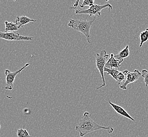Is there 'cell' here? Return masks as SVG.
Instances as JSON below:
<instances>
[{
  "instance_id": "obj_2",
  "label": "cell",
  "mask_w": 148,
  "mask_h": 137,
  "mask_svg": "<svg viewBox=\"0 0 148 137\" xmlns=\"http://www.w3.org/2000/svg\"><path fill=\"white\" fill-rule=\"evenodd\" d=\"M95 21V19L91 21H87L86 19L83 20H75L71 19L69 22V27L73 29L75 31L80 32L85 36L89 43H91L90 31L92 24Z\"/></svg>"
},
{
  "instance_id": "obj_10",
  "label": "cell",
  "mask_w": 148,
  "mask_h": 137,
  "mask_svg": "<svg viewBox=\"0 0 148 137\" xmlns=\"http://www.w3.org/2000/svg\"><path fill=\"white\" fill-rule=\"evenodd\" d=\"M123 60H119L114 58V54H110V57L106 65V67L108 68H116L118 70L121 66V64Z\"/></svg>"
},
{
  "instance_id": "obj_19",
  "label": "cell",
  "mask_w": 148,
  "mask_h": 137,
  "mask_svg": "<svg viewBox=\"0 0 148 137\" xmlns=\"http://www.w3.org/2000/svg\"><path fill=\"white\" fill-rule=\"evenodd\" d=\"M0 129H1V124H0Z\"/></svg>"
},
{
  "instance_id": "obj_11",
  "label": "cell",
  "mask_w": 148,
  "mask_h": 137,
  "mask_svg": "<svg viewBox=\"0 0 148 137\" xmlns=\"http://www.w3.org/2000/svg\"><path fill=\"white\" fill-rule=\"evenodd\" d=\"M36 22V20L30 18L29 17L24 15L21 16H17L15 20V23L19 28L24 27L25 25L29 23L30 22Z\"/></svg>"
},
{
  "instance_id": "obj_1",
  "label": "cell",
  "mask_w": 148,
  "mask_h": 137,
  "mask_svg": "<svg viewBox=\"0 0 148 137\" xmlns=\"http://www.w3.org/2000/svg\"><path fill=\"white\" fill-rule=\"evenodd\" d=\"M101 129L107 130L109 134H112L114 131V129L112 127H103L97 123L91 118V114L88 112L84 113L82 119L75 127V130L79 132L80 137H81L93 131Z\"/></svg>"
},
{
  "instance_id": "obj_12",
  "label": "cell",
  "mask_w": 148,
  "mask_h": 137,
  "mask_svg": "<svg viewBox=\"0 0 148 137\" xmlns=\"http://www.w3.org/2000/svg\"><path fill=\"white\" fill-rule=\"evenodd\" d=\"M130 55L129 46L127 45L125 48L123 49L121 51H120L118 54L114 55V58L119 60H123L124 59L129 57Z\"/></svg>"
},
{
  "instance_id": "obj_3",
  "label": "cell",
  "mask_w": 148,
  "mask_h": 137,
  "mask_svg": "<svg viewBox=\"0 0 148 137\" xmlns=\"http://www.w3.org/2000/svg\"><path fill=\"white\" fill-rule=\"evenodd\" d=\"M110 57V54H107V51L106 50H102L99 53H97L96 55V61H95L96 66L101 75L102 80L103 81V84L101 85V86L98 87L97 88V90L100 89L106 86V81H105V78L104 75V69L106 67L107 62L109 59Z\"/></svg>"
},
{
  "instance_id": "obj_17",
  "label": "cell",
  "mask_w": 148,
  "mask_h": 137,
  "mask_svg": "<svg viewBox=\"0 0 148 137\" xmlns=\"http://www.w3.org/2000/svg\"><path fill=\"white\" fill-rule=\"evenodd\" d=\"M141 77L144 79V82L145 83V86H148V71L144 69L141 71Z\"/></svg>"
},
{
  "instance_id": "obj_7",
  "label": "cell",
  "mask_w": 148,
  "mask_h": 137,
  "mask_svg": "<svg viewBox=\"0 0 148 137\" xmlns=\"http://www.w3.org/2000/svg\"><path fill=\"white\" fill-rule=\"evenodd\" d=\"M0 39H4L8 41H31L34 40V38L21 36L20 33H16L14 32H3L0 31Z\"/></svg>"
},
{
  "instance_id": "obj_6",
  "label": "cell",
  "mask_w": 148,
  "mask_h": 137,
  "mask_svg": "<svg viewBox=\"0 0 148 137\" xmlns=\"http://www.w3.org/2000/svg\"><path fill=\"white\" fill-rule=\"evenodd\" d=\"M125 75V81L123 84L120 86V88L123 90L127 89V86L129 84L134 83L138 80L141 76V73L138 70H134V71L130 72L128 70L123 71Z\"/></svg>"
},
{
  "instance_id": "obj_16",
  "label": "cell",
  "mask_w": 148,
  "mask_h": 137,
  "mask_svg": "<svg viewBox=\"0 0 148 137\" xmlns=\"http://www.w3.org/2000/svg\"><path fill=\"white\" fill-rule=\"evenodd\" d=\"M95 4L94 0H84L82 3L80 4V7L82 9H84L86 6L91 7Z\"/></svg>"
},
{
  "instance_id": "obj_13",
  "label": "cell",
  "mask_w": 148,
  "mask_h": 137,
  "mask_svg": "<svg viewBox=\"0 0 148 137\" xmlns=\"http://www.w3.org/2000/svg\"><path fill=\"white\" fill-rule=\"evenodd\" d=\"M5 32H14V31H18L20 29L16 24L13 22H9L8 21H5Z\"/></svg>"
},
{
  "instance_id": "obj_9",
  "label": "cell",
  "mask_w": 148,
  "mask_h": 137,
  "mask_svg": "<svg viewBox=\"0 0 148 137\" xmlns=\"http://www.w3.org/2000/svg\"><path fill=\"white\" fill-rule=\"evenodd\" d=\"M109 103L113 108L114 110L118 114L122 116H124L125 118H127L131 120V121H132L133 122H135L134 119L130 115L127 113V112L125 110V109H124L123 108L120 107V105H117V104L113 103L112 102L110 101V100L109 101Z\"/></svg>"
},
{
  "instance_id": "obj_4",
  "label": "cell",
  "mask_w": 148,
  "mask_h": 137,
  "mask_svg": "<svg viewBox=\"0 0 148 137\" xmlns=\"http://www.w3.org/2000/svg\"><path fill=\"white\" fill-rule=\"evenodd\" d=\"M112 6L109 4L108 3L103 5L94 4L92 6L90 7V8L86 10H79L75 11V14L79 15V14H88V16L87 18L94 16H100L101 15V11L102 10L106 8L109 9V11H111L112 10Z\"/></svg>"
},
{
  "instance_id": "obj_8",
  "label": "cell",
  "mask_w": 148,
  "mask_h": 137,
  "mask_svg": "<svg viewBox=\"0 0 148 137\" xmlns=\"http://www.w3.org/2000/svg\"><path fill=\"white\" fill-rule=\"evenodd\" d=\"M104 72H106L107 75H109L115 80L118 84L119 86L123 84L125 81V75L123 72L119 71L116 68H105Z\"/></svg>"
},
{
  "instance_id": "obj_15",
  "label": "cell",
  "mask_w": 148,
  "mask_h": 137,
  "mask_svg": "<svg viewBox=\"0 0 148 137\" xmlns=\"http://www.w3.org/2000/svg\"><path fill=\"white\" fill-rule=\"evenodd\" d=\"M16 134L18 137H32L27 130L24 129H18L16 132Z\"/></svg>"
},
{
  "instance_id": "obj_14",
  "label": "cell",
  "mask_w": 148,
  "mask_h": 137,
  "mask_svg": "<svg viewBox=\"0 0 148 137\" xmlns=\"http://www.w3.org/2000/svg\"><path fill=\"white\" fill-rule=\"evenodd\" d=\"M140 43L139 47L141 48L144 43L147 42L148 40V28L146 29L144 31L142 32L140 34Z\"/></svg>"
},
{
  "instance_id": "obj_5",
  "label": "cell",
  "mask_w": 148,
  "mask_h": 137,
  "mask_svg": "<svg viewBox=\"0 0 148 137\" xmlns=\"http://www.w3.org/2000/svg\"><path fill=\"white\" fill-rule=\"evenodd\" d=\"M30 65V63H27L25 66L21 68L20 70L15 72H11L8 69H6L5 71V75L6 76V86L4 89L9 90H12L13 88L14 87V81H15V77L17 76L18 74L21 73V72L23 70L24 68H26L27 66Z\"/></svg>"
},
{
  "instance_id": "obj_18",
  "label": "cell",
  "mask_w": 148,
  "mask_h": 137,
  "mask_svg": "<svg viewBox=\"0 0 148 137\" xmlns=\"http://www.w3.org/2000/svg\"><path fill=\"white\" fill-rule=\"evenodd\" d=\"M79 2H80V1H77V2H75L74 4H73V7H71V8H70V9H76V8H77V6H78V4H79Z\"/></svg>"
}]
</instances>
